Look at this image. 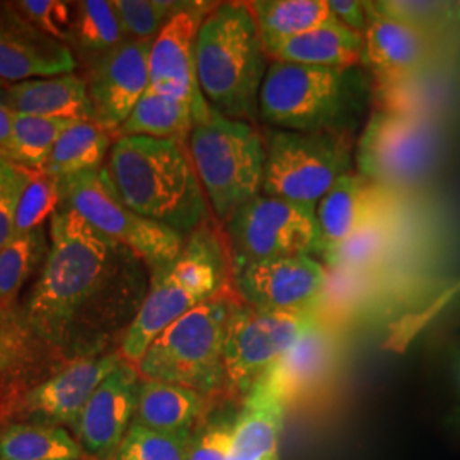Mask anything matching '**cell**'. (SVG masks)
Listing matches in <instances>:
<instances>
[{
    "mask_svg": "<svg viewBox=\"0 0 460 460\" xmlns=\"http://www.w3.org/2000/svg\"><path fill=\"white\" fill-rule=\"evenodd\" d=\"M150 47L152 41L127 40L96 57L89 68L85 85L94 108V123L110 135L118 133L150 87Z\"/></svg>",
    "mask_w": 460,
    "mask_h": 460,
    "instance_id": "17",
    "label": "cell"
},
{
    "mask_svg": "<svg viewBox=\"0 0 460 460\" xmlns=\"http://www.w3.org/2000/svg\"><path fill=\"white\" fill-rule=\"evenodd\" d=\"M283 418L279 402L254 387L235 416L227 460H279Z\"/></svg>",
    "mask_w": 460,
    "mask_h": 460,
    "instance_id": "24",
    "label": "cell"
},
{
    "mask_svg": "<svg viewBox=\"0 0 460 460\" xmlns=\"http://www.w3.org/2000/svg\"><path fill=\"white\" fill-rule=\"evenodd\" d=\"M218 408H215L191 433L188 460H227L237 412L217 411Z\"/></svg>",
    "mask_w": 460,
    "mask_h": 460,
    "instance_id": "39",
    "label": "cell"
},
{
    "mask_svg": "<svg viewBox=\"0 0 460 460\" xmlns=\"http://www.w3.org/2000/svg\"><path fill=\"white\" fill-rule=\"evenodd\" d=\"M232 288V261L226 237L207 222L186 237L174 261L150 273L146 300L119 343L121 358L137 367L165 328Z\"/></svg>",
    "mask_w": 460,
    "mask_h": 460,
    "instance_id": "4",
    "label": "cell"
},
{
    "mask_svg": "<svg viewBox=\"0 0 460 460\" xmlns=\"http://www.w3.org/2000/svg\"><path fill=\"white\" fill-rule=\"evenodd\" d=\"M393 16L425 34L438 33L460 22V2H380Z\"/></svg>",
    "mask_w": 460,
    "mask_h": 460,
    "instance_id": "38",
    "label": "cell"
},
{
    "mask_svg": "<svg viewBox=\"0 0 460 460\" xmlns=\"http://www.w3.org/2000/svg\"><path fill=\"white\" fill-rule=\"evenodd\" d=\"M218 406L222 404L193 389L142 378L133 421L164 433L191 435Z\"/></svg>",
    "mask_w": 460,
    "mask_h": 460,
    "instance_id": "23",
    "label": "cell"
},
{
    "mask_svg": "<svg viewBox=\"0 0 460 460\" xmlns=\"http://www.w3.org/2000/svg\"><path fill=\"white\" fill-rule=\"evenodd\" d=\"M147 266L128 247L106 237L62 207L49 218V247L22 307L36 341L66 363L101 357L140 311Z\"/></svg>",
    "mask_w": 460,
    "mask_h": 460,
    "instance_id": "1",
    "label": "cell"
},
{
    "mask_svg": "<svg viewBox=\"0 0 460 460\" xmlns=\"http://www.w3.org/2000/svg\"><path fill=\"white\" fill-rule=\"evenodd\" d=\"M198 123H201V118L191 101L148 87L116 137L190 140L191 130Z\"/></svg>",
    "mask_w": 460,
    "mask_h": 460,
    "instance_id": "27",
    "label": "cell"
},
{
    "mask_svg": "<svg viewBox=\"0 0 460 460\" xmlns=\"http://www.w3.org/2000/svg\"><path fill=\"white\" fill-rule=\"evenodd\" d=\"M329 7L338 22L351 31L363 34L367 26V13L363 2L358 0H328Z\"/></svg>",
    "mask_w": 460,
    "mask_h": 460,
    "instance_id": "41",
    "label": "cell"
},
{
    "mask_svg": "<svg viewBox=\"0 0 460 460\" xmlns=\"http://www.w3.org/2000/svg\"><path fill=\"white\" fill-rule=\"evenodd\" d=\"M85 460H89V459H85Z\"/></svg>",
    "mask_w": 460,
    "mask_h": 460,
    "instance_id": "45",
    "label": "cell"
},
{
    "mask_svg": "<svg viewBox=\"0 0 460 460\" xmlns=\"http://www.w3.org/2000/svg\"><path fill=\"white\" fill-rule=\"evenodd\" d=\"M13 127H14V111L0 102V157L9 161L13 147Z\"/></svg>",
    "mask_w": 460,
    "mask_h": 460,
    "instance_id": "44",
    "label": "cell"
},
{
    "mask_svg": "<svg viewBox=\"0 0 460 460\" xmlns=\"http://www.w3.org/2000/svg\"><path fill=\"white\" fill-rule=\"evenodd\" d=\"M104 169L118 197L135 214L184 237L210 220L188 140L116 137Z\"/></svg>",
    "mask_w": 460,
    "mask_h": 460,
    "instance_id": "2",
    "label": "cell"
},
{
    "mask_svg": "<svg viewBox=\"0 0 460 460\" xmlns=\"http://www.w3.org/2000/svg\"><path fill=\"white\" fill-rule=\"evenodd\" d=\"M58 186L62 207L75 210L101 234L128 247L150 273L180 256L186 237L130 210L118 197L104 165L62 180Z\"/></svg>",
    "mask_w": 460,
    "mask_h": 460,
    "instance_id": "9",
    "label": "cell"
},
{
    "mask_svg": "<svg viewBox=\"0 0 460 460\" xmlns=\"http://www.w3.org/2000/svg\"><path fill=\"white\" fill-rule=\"evenodd\" d=\"M123 362L119 351L66 363L49 378L31 385L4 411L2 423H26L40 427L77 425L85 404L99 384Z\"/></svg>",
    "mask_w": 460,
    "mask_h": 460,
    "instance_id": "13",
    "label": "cell"
},
{
    "mask_svg": "<svg viewBox=\"0 0 460 460\" xmlns=\"http://www.w3.org/2000/svg\"><path fill=\"white\" fill-rule=\"evenodd\" d=\"M351 167V140L341 130H273L266 138L263 195L317 205Z\"/></svg>",
    "mask_w": 460,
    "mask_h": 460,
    "instance_id": "7",
    "label": "cell"
},
{
    "mask_svg": "<svg viewBox=\"0 0 460 460\" xmlns=\"http://www.w3.org/2000/svg\"><path fill=\"white\" fill-rule=\"evenodd\" d=\"M21 188L0 197V252L14 237V218H16L17 198L21 193Z\"/></svg>",
    "mask_w": 460,
    "mask_h": 460,
    "instance_id": "42",
    "label": "cell"
},
{
    "mask_svg": "<svg viewBox=\"0 0 460 460\" xmlns=\"http://www.w3.org/2000/svg\"><path fill=\"white\" fill-rule=\"evenodd\" d=\"M188 148L208 207L222 224L263 193L266 140L254 125L212 110L191 130Z\"/></svg>",
    "mask_w": 460,
    "mask_h": 460,
    "instance_id": "6",
    "label": "cell"
},
{
    "mask_svg": "<svg viewBox=\"0 0 460 460\" xmlns=\"http://www.w3.org/2000/svg\"><path fill=\"white\" fill-rule=\"evenodd\" d=\"M232 266L321 252L315 205L258 195L224 224Z\"/></svg>",
    "mask_w": 460,
    "mask_h": 460,
    "instance_id": "10",
    "label": "cell"
},
{
    "mask_svg": "<svg viewBox=\"0 0 460 460\" xmlns=\"http://www.w3.org/2000/svg\"><path fill=\"white\" fill-rule=\"evenodd\" d=\"M247 4L268 58L288 40L336 19L328 0H254Z\"/></svg>",
    "mask_w": 460,
    "mask_h": 460,
    "instance_id": "26",
    "label": "cell"
},
{
    "mask_svg": "<svg viewBox=\"0 0 460 460\" xmlns=\"http://www.w3.org/2000/svg\"><path fill=\"white\" fill-rule=\"evenodd\" d=\"M210 11V4L186 2L155 36L148 55L150 87L191 101L201 121L210 116L212 108L198 85L195 49L198 30Z\"/></svg>",
    "mask_w": 460,
    "mask_h": 460,
    "instance_id": "16",
    "label": "cell"
},
{
    "mask_svg": "<svg viewBox=\"0 0 460 460\" xmlns=\"http://www.w3.org/2000/svg\"><path fill=\"white\" fill-rule=\"evenodd\" d=\"M113 4L128 40L154 41L186 2L115 0Z\"/></svg>",
    "mask_w": 460,
    "mask_h": 460,
    "instance_id": "37",
    "label": "cell"
},
{
    "mask_svg": "<svg viewBox=\"0 0 460 460\" xmlns=\"http://www.w3.org/2000/svg\"><path fill=\"white\" fill-rule=\"evenodd\" d=\"M435 159V138L427 121L411 111L380 108L363 128L357 147L358 174L380 188L420 181Z\"/></svg>",
    "mask_w": 460,
    "mask_h": 460,
    "instance_id": "12",
    "label": "cell"
},
{
    "mask_svg": "<svg viewBox=\"0 0 460 460\" xmlns=\"http://www.w3.org/2000/svg\"><path fill=\"white\" fill-rule=\"evenodd\" d=\"M14 9L49 38L60 43L74 40L75 11L72 4L62 0H22L14 4Z\"/></svg>",
    "mask_w": 460,
    "mask_h": 460,
    "instance_id": "40",
    "label": "cell"
},
{
    "mask_svg": "<svg viewBox=\"0 0 460 460\" xmlns=\"http://www.w3.org/2000/svg\"><path fill=\"white\" fill-rule=\"evenodd\" d=\"M36 349L45 348L36 341L22 314L0 302V377H16L26 370Z\"/></svg>",
    "mask_w": 460,
    "mask_h": 460,
    "instance_id": "35",
    "label": "cell"
},
{
    "mask_svg": "<svg viewBox=\"0 0 460 460\" xmlns=\"http://www.w3.org/2000/svg\"><path fill=\"white\" fill-rule=\"evenodd\" d=\"M382 207L377 186L358 172H346L315 205L321 254L340 246Z\"/></svg>",
    "mask_w": 460,
    "mask_h": 460,
    "instance_id": "22",
    "label": "cell"
},
{
    "mask_svg": "<svg viewBox=\"0 0 460 460\" xmlns=\"http://www.w3.org/2000/svg\"><path fill=\"white\" fill-rule=\"evenodd\" d=\"M340 358L338 336L319 321L264 374L256 387L271 395L285 411L302 408L328 387Z\"/></svg>",
    "mask_w": 460,
    "mask_h": 460,
    "instance_id": "15",
    "label": "cell"
},
{
    "mask_svg": "<svg viewBox=\"0 0 460 460\" xmlns=\"http://www.w3.org/2000/svg\"><path fill=\"white\" fill-rule=\"evenodd\" d=\"M108 150H111L110 133L91 121L74 123L58 138L45 172L53 180L62 181L83 172L99 171Z\"/></svg>",
    "mask_w": 460,
    "mask_h": 460,
    "instance_id": "29",
    "label": "cell"
},
{
    "mask_svg": "<svg viewBox=\"0 0 460 460\" xmlns=\"http://www.w3.org/2000/svg\"><path fill=\"white\" fill-rule=\"evenodd\" d=\"M393 244L391 220L382 207L345 243L326 251L324 261L340 273H357L378 263Z\"/></svg>",
    "mask_w": 460,
    "mask_h": 460,
    "instance_id": "30",
    "label": "cell"
},
{
    "mask_svg": "<svg viewBox=\"0 0 460 460\" xmlns=\"http://www.w3.org/2000/svg\"><path fill=\"white\" fill-rule=\"evenodd\" d=\"M72 125L74 121L66 119L14 113L9 161L31 171H45L58 138Z\"/></svg>",
    "mask_w": 460,
    "mask_h": 460,
    "instance_id": "31",
    "label": "cell"
},
{
    "mask_svg": "<svg viewBox=\"0 0 460 460\" xmlns=\"http://www.w3.org/2000/svg\"><path fill=\"white\" fill-rule=\"evenodd\" d=\"M91 459L66 428L7 423L0 428V460Z\"/></svg>",
    "mask_w": 460,
    "mask_h": 460,
    "instance_id": "28",
    "label": "cell"
},
{
    "mask_svg": "<svg viewBox=\"0 0 460 460\" xmlns=\"http://www.w3.org/2000/svg\"><path fill=\"white\" fill-rule=\"evenodd\" d=\"M60 208L58 181L45 171H28L17 198L14 235L41 229L45 220Z\"/></svg>",
    "mask_w": 460,
    "mask_h": 460,
    "instance_id": "34",
    "label": "cell"
},
{
    "mask_svg": "<svg viewBox=\"0 0 460 460\" xmlns=\"http://www.w3.org/2000/svg\"><path fill=\"white\" fill-rule=\"evenodd\" d=\"M140 382L137 367L123 360L91 395L74 428L91 459H115L116 450L135 420Z\"/></svg>",
    "mask_w": 460,
    "mask_h": 460,
    "instance_id": "19",
    "label": "cell"
},
{
    "mask_svg": "<svg viewBox=\"0 0 460 460\" xmlns=\"http://www.w3.org/2000/svg\"><path fill=\"white\" fill-rule=\"evenodd\" d=\"M363 5L367 13L363 64L376 75L380 91L411 83L427 66V36L387 13L380 2H363Z\"/></svg>",
    "mask_w": 460,
    "mask_h": 460,
    "instance_id": "18",
    "label": "cell"
},
{
    "mask_svg": "<svg viewBox=\"0 0 460 460\" xmlns=\"http://www.w3.org/2000/svg\"><path fill=\"white\" fill-rule=\"evenodd\" d=\"M191 435H172L133 421L116 450L115 460H188Z\"/></svg>",
    "mask_w": 460,
    "mask_h": 460,
    "instance_id": "36",
    "label": "cell"
},
{
    "mask_svg": "<svg viewBox=\"0 0 460 460\" xmlns=\"http://www.w3.org/2000/svg\"><path fill=\"white\" fill-rule=\"evenodd\" d=\"M317 323L319 309L277 313L237 300L224 343L226 401L241 408L264 374Z\"/></svg>",
    "mask_w": 460,
    "mask_h": 460,
    "instance_id": "8",
    "label": "cell"
},
{
    "mask_svg": "<svg viewBox=\"0 0 460 460\" xmlns=\"http://www.w3.org/2000/svg\"><path fill=\"white\" fill-rule=\"evenodd\" d=\"M74 11V40L85 51L98 53L99 57L128 40L113 2L84 0L75 4Z\"/></svg>",
    "mask_w": 460,
    "mask_h": 460,
    "instance_id": "33",
    "label": "cell"
},
{
    "mask_svg": "<svg viewBox=\"0 0 460 460\" xmlns=\"http://www.w3.org/2000/svg\"><path fill=\"white\" fill-rule=\"evenodd\" d=\"M26 180V167L0 157V197L19 190Z\"/></svg>",
    "mask_w": 460,
    "mask_h": 460,
    "instance_id": "43",
    "label": "cell"
},
{
    "mask_svg": "<svg viewBox=\"0 0 460 460\" xmlns=\"http://www.w3.org/2000/svg\"><path fill=\"white\" fill-rule=\"evenodd\" d=\"M0 84H2V83H0Z\"/></svg>",
    "mask_w": 460,
    "mask_h": 460,
    "instance_id": "46",
    "label": "cell"
},
{
    "mask_svg": "<svg viewBox=\"0 0 460 460\" xmlns=\"http://www.w3.org/2000/svg\"><path fill=\"white\" fill-rule=\"evenodd\" d=\"M49 244L45 230H31L14 235L0 252V302L11 304L22 285L45 263Z\"/></svg>",
    "mask_w": 460,
    "mask_h": 460,
    "instance_id": "32",
    "label": "cell"
},
{
    "mask_svg": "<svg viewBox=\"0 0 460 460\" xmlns=\"http://www.w3.org/2000/svg\"><path fill=\"white\" fill-rule=\"evenodd\" d=\"M4 104L14 113L94 123L87 85L75 74L13 84L4 93Z\"/></svg>",
    "mask_w": 460,
    "mask_h": 460,
    "instance_id": "21",
    "label": "cell"
},
{
    "mask_svg": "<svg viewBox=\"0 0 460 460\" xmlns=\"http://www.w3.org/2000/svg\"><path fill=\"white\" fill-rule=\"evenodd\" d=\"M197 77L208 106L254 125L268 55L247 2L215 4L197 36Z\"/></svg>",
    "mask_w": 460,
    "mask_h": 460,
    "instance_id": "3",
    "label": "cell"
},
{
    "mask_svg": "<svg viewBox=\"0 0 460 460\" xmlns=\"http://www.w3.org/2000/svg\"><path fill=\"white\" fill-rule=\"evenodd\" d=\"M74 68L70 49L38 31L16 9L0 16V83L66 75Z\"/></svg>",
    "mask_w": 460,
    "mask_h": 460,
    "instance_id": "20",
    "label": "cell"
},
{
    "mask_svg": "<svg viewBox=\"0 0 460 460\" xmlns=\"http://www.w3.org/2000/svg\"><path fill=\"white\" fill-rule=\"evenodd\" d=\"M345 72L270 60L260 93V116L288 132L329 130L343 110Z\"/></svg>",
    "mask_w": 460,
    "mask_h": 460,
    "instance_id": "11",
    "label": "cell"
},
{
    "mask_svg": "<svg viewBox=\"0 0 460 460\" xmlns=\"http://www.w3.org/2000/svg\"><path fill=\"white\" fill-rule=\"evenodd\" d=\"M363 34L329 21L283 43L270 60L348 70L362 62Z\"/></svg>",
    "mask_w": 460,
    "mask_h": 460,
    "instance_id": "25",
    "label": "cell"
},
{
    "mask_svg": "<svg viewBox=\"0 0 460 460\" xmlns=\"http://www.w3.org/2000/svg\"><path fill=\"white\" fill-rule=\"evenodd\" d=\"M328 279L326 266L313 256H283L232 266V287L239 300L277 313L317 311Z\"/></svg>",
    "mask_w": 460,
    "mask_h": 460,
    "instance_id": "14",
    "label": "cell"
},
{
    "mask_svg": "<svg viewBox=\"0 0 460 460\" xmlns=\"http://www.w3.org/2000/svg\"><path fill=\"white\" fill-rule=\"evenodd\" d=\"M237 300L232 288L165 328L137 365L138 376L182 385L220 404H229L226 401L224 343Z\"/></svg>",
    "mask_w": 460,
    "mask_h": 460,
    "instance_id": "5",
    "label": "cell"
}]
</instances>
